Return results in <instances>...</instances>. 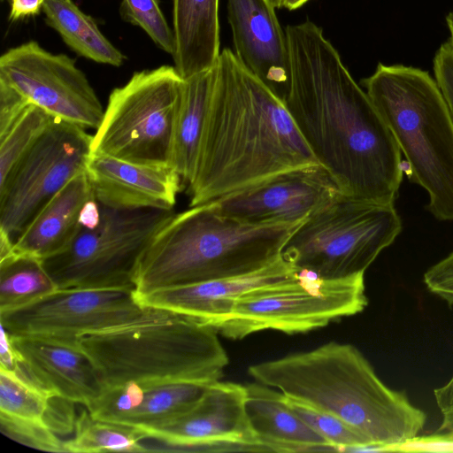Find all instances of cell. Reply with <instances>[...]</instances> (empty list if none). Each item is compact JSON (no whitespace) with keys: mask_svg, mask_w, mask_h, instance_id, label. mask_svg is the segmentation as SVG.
Masks as SVG:
<instances>
[{"mask_svg":"<svg viewBox=\"0 0 453 453\" xmlns=\"http://www.w3.org/2000/svg\"><path fill=\"white\" fill-rule=\"evenodd\" d=\"M52 117L30 104L11 127L0 134V183L45 130Z\"/></svg>","mask_w":453,"mask_h":453,"instance_id":"f1b7e54d","label":"cell"},{"mask_svg":"<svg viewBox=\"0 0 453 453\" xmlns=\"http://www.w3.org/2000/svg\"><path fill=\"white\" fill-rule=\"evenodd\" d=\"M446 23L450 34L449 39L453 42V12H449L446 17Z\"/></svg>","mask_w":453,"mask_h":453,"instance_id":"f35d334b","label":"cell"},{"mask_svg":"<svg viewBox=\"0 0 453 453\" xmlns=\"http://www.w3.org/2000/svg\"><path fill=\"white\" fill-rule=\"evenodd\" d=\"M423 282L430 293L453 306V251L425 272Z\"/></svg>","mask_w":453,"mask_h":453,"instance_id":"d6a6232c","label":"cell"},{"mask_svg":"<svg viewBox=\"0 0 453 453\" xmlns=\"http://www.w3.org/2000/svg\"><path fill=\"white\" fill-rule=\"evenodd\" d=\"M173 215V210L101 204L97 225L81 227L65 250L42 260L43 266L58 288H134L145 250Z\"/></svg>","mask_w":453,"mask_h":453,"instance_id":"30bf717a","label":"cell"},{"mask_svg":"<svg viewBox=\"0 0 453 453\" xmlns=\"http://www.w3.org/2000/svg\"><path fill=\"white\" fill-rule=\"evenodd\" d=\"M45 0H10L9 20L15 22L38 15Z\"/></svg>","mask_w":453,"mask_h":453,"instance_id":"d590c367","label":"cell"},{"mask_svg":"<svg viewBox=\"0 0 453 453\" xmlns=\"http://www.w3.org/2000/svg\"><path fill=\"white\" fill-rule=\"evenodd\" d=\"M309 1L310 0H282L281 8L287 9L288 11H294L301 8Z\"/></svg>","mask_w":453,"mask_h":453,"instance_id":"74e56055","label":"cell"},{"mask_svg":"<svg viewBox=\"0 0 453 453\" xmlns=\"http://www.w3.org/2000/svg\"><path fill=\"white\" fill-rule=\"evenodd\" d=\"M285 34L290 79L283 101L313 157L343 195L395 203L404 167L388 125L320 27L307 19Z\"/></svg>","mask_w":453,"mask_h":453,"instance_id":"6da1fadb","label":"cell"},{"mask_svg":"<svg viewBox=\"0 0 453 453\" xmlns=\"http://www.w3.org/2000/svg\"><path fill=\"white\" fill-rule=\"evenodd\" d=\"M213 75L214 66L184 79L172 158V168L180 175L184 188L195 174Z\"/></svg>","mask_w":453,"mask_h":453,"instance_id":"cb8c5ba5","label":"cell"},{"mask_svg":"<svg viewBox=\"0 0 453 453\" xmlns=\"http://www.w3.org/2000/svg\"><path fill=\"white\" fill-rule=\"evenodd\" d=\"M219 0H173L174 67L183 79L211 68L219 51Z\"/></svg>","mask_w":453,"mask_h":453,"instance_id":"603a6c76","label":"cell"},{"mask_svg":"<svg viewBox=\"0 0 453 453\" xmlns=\"http://www.w3.org/2000/svg\"><path fill=\"white\" fill-rule=\"evenodd\" d=\"M93 196L85 171L42 207L15 241L14 250L41 260L65 250L81 230V210Z\"/></svg>","mask_w":453,"mask_h":453,"instance_id":"7402d4cb","label":"cell"},{"mask_svg":"<svg viewBox=\"0 0 453 453\" xmlns=\"http://www.w3.org/2000/svg\"><path fill=\"white\" fill-rule=\"evenodd\" d=\"M246 386V412L262 451H335L285 403L281 392L253 382Z\"/></svg>","mask_w":453,"mask_h":453,"instance_id":"ffe728a7","label":"cell"},{"mask_svg":"<svg viewBox=\"0 0 453 453\" xmlns=\"http://www.w3.org/2000/svg\"><path fill=\"white\" fill-rule=\"evenodd\" d=\"M57 288L41 259L15 250L0 259V311L30 303Z\"/></svg>","mask_w":453,"mask_h":453,"instance_id":"4316f807","label":"cell"},{"mask_svg":"<svg viewBox=\"0 0 453 453\" xmlns=\"http://www.w3.org/2000/svg\"><path fill=\"white\" fill-rule=\"evenodd\" d=\"M78 342L104 389L130 381L210 384L220 380L229 363L214 327L150 306L129 320L81 336Z\"/></svg>","mask_w":453,"mask_h":453,"instance_id":"5b68a950","label":"cell"},{"mask_svg":"<svg viewBox=\"0 0 453 453\" xmlns=\"http://www.w3.org/2000/svg\"><path fill=\"white\" fill-rule=\"evenodd\" d=\"M86 173L96 199L103 205L123 210H173L184 188L172 168L140 165L91 153Z\"/></svg>","mask_w":453,"mask_h":453,"instance_id":"d6986e66","label":"cell"},{"mask_svg":"<svg viewBox=\"0 0 453 453\" xmlns=\"http://www.w3.org/2000/svg\"><path fill=\"white\" fill-rule=\"evenodd\" d=\"M299 273L281 256L273 263L249 273L167 287L138 295L136 298L143 307L178 312L216 329L238 297L256 288L294 279Z\"/></svg>","mask_w":453,"mask_h":453,"instance_id":"ac0fdd59","label":"cell"},{"mask_svg":"<svg viewBox=\"0 0 453 453\" xmlns=\"http://www.w3.org/2000/svg\"><path fill=\"white\" fill-rule=\"evenodd\" d=\"M208 385L193 382L141 385L143 388L141 403L115 424L141 432L169 422L191 410Z\"/></svg>","mask_w":453,"mask_h":453,"instance_id":"484cf974","label":"cell"},{"mask_svg":"<svg viewBox=\"0 0 453 453\" xmlns=\"http://www.w3.org/2000/svg\"><path fill=\"white\" fill-rule=\"evenodd\" d=\"M273 4L275 6V8L280 9L281 8V2L282 0H270Z\"/></svg>","mask_w":453,"mask_h":453,"instance_id":"ab89813d","label":"cell"},{"mask_svg":"<svg viewBox=\"0 0 453 453\" xmlns=\"http://www.w3.org/2000/svg\"><path fill=\"white\" fill-rule=\"evenodd\" d=\"M342 194L319 164L290 169L215 201L226 216L251 223H296Z\"/></svg>","mask_w":453,"mask_h":453,"instance_id":"9a60e30c","label":"cell"},{"mask_svg":"<svg viewBox=\"0 0 453 453\" xmlns=\"http://www.w3.org/2000/svg\"><path fill=\"white\" fill-rule=\"evenodd\" d=\"M319 164L284 101L228 48L214 65L189 207L277 173Z\"/></svg>","mask_w":453,"mask_h":453,"instance_id":"7a4b0ae2","label":"cell"},{"mask_svg":"<svg viewBox=\"0 0 453 453\" xmlns=\"http://www.w3.org/2000/svg\"><path fill=\"white\" fill-rule=\"evenodd\" d=\"M434 396L441 416L440 426L433 434L418 436L403 451L426 450L434 447L453 450V374L445 384L434 389Z\"/></svg>","mask_w":453,"mask_h":453,"instance_id":"1f68e13d","label":"cell"},{"mask_svg":"<svg viewBox=\"0 0 453 453\" xmlns=\"http://www.w3.org/2000/svg\"><path fill=\"white\" fill-rule=\"evenodd\" d=\"M42 12L46 24L77 55L99 64L123 65L125 55L104 36L96 20L72 0H45Z\"/></svg>","mask_w":453,"mask_h":453,"instance_id":"d4e9b609","label":"cell"},{"mask_svg":"<svg viewBox=\"0 0 453 453\" xmlns=\"http://www.w3.org/2000/svg\"><path fill=\"white\" fill-rule=\"evenodd\" d=\"M145 438L136 429L94 418L88 409L77 418L73 435L65 441V452H148Z\"/></svg>","mask_w":453,"mask_h":453,"instance_id":"83f0119b","label":"cell"},{"mask_svg":"<svg viewBox=\"0 0 453 453\" xmlns=\"http://www.w3.org/2000/svg\"><path fill=\"white\" fill-rule=\"evenodd\" d=\"M246 386L214 381L188 412L139 432L175 450L262 451L246 412Z\"/></svg>","mask_w":453,"mask_h":453,"instance_id":"5bb4252c","label":"cell"},{"mask_svg":"<svg viewBox=\"0 0 453 453\" xmlns=\"http://www.w3.org/2000/svg\"><path fill=\"white\" fill-rule=\"evenodd\" d=\"M283 398L288 406L324 437L335 451H364L369 447L362 435L335 416L290 396L283 395Z\"/></svg>","mask_w":453,"mask_h":453,"instance_id":"f546056e","label":"cell"},{"mask_svg":"<svg viewBox=\"0 0 453 453\" xmlns=\"http://www.w3.org/2000/svg\"><path fill=\"white\" fill-rule=\"evenodd\" d=\"M52 397L16 372L0 368L2 433L35 449L65 452V441L47 423Z\"/></svg>","mask_w":453,"mask_h":453,"instance_id":"44dd1931","label":"cell"},{"mask_svg":"<svg viewBox=\"0 0 453 453\" xmlns=\"http://www.w3.org/2000/svg\"><path fill=\"white\" fill-rule=\"evenodd\" d=\"M255 381L340 418L369 443L364 451H400L424 430L427 415L405 391L386 385L355 346L330 342L252 365Z\"/></svg>","mask_w":453,"mask_h":453,"instance_id":"3957f363","label":"cell"},{"mask_svg":"<svg viewBox=\"0 0 453 453\" xmlns=\"http://www.w3.org/2000/svg\"><path fill=\"white\" fill-rule=\"evenodd\" d=\"M234 52L241 63L282 100L290 65L285 30L270 0H226Z\"/></svg>","mask_w":453,"mask_h":453,"instance_id":"e0dca14e","label":"cell"},{"mask_svg":"<svg viewBox=\"0 0 453 453\" xmlns=\"http://www.w3.org/2000/svg\"><path fill=\"white\" fill-rule=\"evenodd\" d=\"M119 12L123 19L142 28L159 49L173 57L174 34L160 8L159 0H122Z\"/></svg>","mask_w":453,"mask_h":453,"instance_id":"4dcf8cb0","label":"cell"},{"mask_svg":"<svg viewBox=\"0 0 453 453\" xmlns=\"http://www.w3.org/2000/svg\"><path fill=\"white\" fill-rule=\"evenodd\" d=\"M403 155L411 181L428 195L427 211L453 221V119L428 72L380 63L361 81Z\"/></svg>","mask_w":453,"mask_h":453,"instance_id":"8992f818","label":"cell"},{"mask_svg":"<svg viewBox=\"0 0 453 453\" xmlns=\"http://www.w3.org/2000/svg\"><path fill=\"white\" fill-rule=\"evenodd\" d=\"M434 73L453 119V42L449 38L435 53Z\"/></svg>","mask_w":453,"mask_h":453,"instance_id":"836d02e7","label":"cell"},{"mask_svg":"<svg viewBox=\"0 0 453 453\" xmlns=\"http://www.w3.org/2000/svg\"><path fill=\"white\" fill-rule=\"evenodd\" d=\"M184 81L174 65L134 73L126 84L111 92L92 135V153L172 167Z\"/></svg>","mask_w":453,"mask_h":453,"instance_id":"ba28073f","label":"cell"},{"mask_svg":"<svg viewBox=\"0 0 453 453\" xmlns=\"http://www.w3.org/2000/svg\"><path fill=\"white\" fill-rule=\"evenodd\" d=\"M367 304L365 273L323 279L300 271L294 279L238 297L216 330L232 340L269 329L305 333L362 312Z\"/></svg>","mask_w":453,"mask_h":453,"instance_id":"9c48e42d","label":"cell"},{"mask_svg":"<svg viewBox=\"0 0 453 453\" xmlns=\"http://www.w3.org/2000/svg\"><path fill=\"white\" fill-rule=\"evenodd\" d=\"M0 80L53 118L95 130L103 119L101 101L75 60L35 41L2 54Z\"/></svg>","mask_w":453,"mask_h":453,"instance_id":"7c38bea8","label":"cell"},{"mask_svg":"<svg viewBox=\"0 0 453 453\" xmlns=\"http://www.w3.org/2000/svg\"><path fill=\"white\" fill-rule=\"evenodd\" d=\"M403 228L395 203L339 195L291 234L281 256L299 271L323 279L365 273Z\"/></svg>","mask_w":453,"mask_h":453,"instance_id":"52a82bcc","label":"cell"},{"mask_svg":"<svg viewBox=\"0 0 453 453\" xmlns=\"http://www.w3.org/2000/svg\"><path fill=\"white\" fill-rule=\"evenodd\" d=\"M142 309L134 288H57L0 311V324L12 335L78 341L82 335L129 320Z\"/></svg>","mask_w":453,"mask_h":453,"instance_id":"4fadbf2b","label":"cell"},{"mask_svg":"<svg viewBox=\"0 0 453 453\" xmlns=\"http://www.w3.org/2000/svg\"><path fill=\"white\" fill-rule=\"evenodd\" d=\"M92 135L53 118L0 183V232L14 243L42 207L86 171Z\"/></svg>","mask_w":453,"mask_h":453,"instance_id":"8fae6325","label":"cell"},{"mask_svg":"<svg viewBox=\"0 0 453 453\" xmlns=\"http://www.w3.org/2000/svg\"><path fill=\"white\" fill-rule=\"evenodd\" d=\"M29 104L19 92L0 80V134L11 127Z\"/></svg>","mask_w":453,"mask_h":453,"instance_id":"e575fe53","label":"cell"},{"mask_svg":"<svg viewBox=\"0 0 453 453\" xmlns=\"http://www.w3.org/2000/svg\"><path fill=\"white\" fill-rule=\"evenodd\" d=\"M17 363V357L11 342L10 334L1 326L0 368L15 371Z\"/></svg>","mask_w":453,"mask_h":453,"instance_id":"8d00e7d4","label":"cell"},{"mask_svg":"<svg viewBox=\"0 0 453 453\" xmlns=\"http://www.w3.org/2000/svg\"><path fill=\"white\" fill-rule=\"evenodd\" d=\"M10 338L18 361L14 372L48 395L89 408L104 393L98 372L78 341L12 334Z\"/></svg>","mask_w":453,"mask_h":453,"instance_id":"2e32d148","label":"cell"},{"mask_svg":"<svg viewBox=\"0 0 453 453\" xmlns=\"http://www.w3.org/2000/svg\"><path fill=\"white\" fill-rule=\"evenodd\" d=\"M303 221L251 224L221 214L214 202L174 213L139 263L135 295L259 270L281 257Z\"/></svg>","mask_w":453,"mask_h":453,"instance_id":"277c9868","label":"cell"}]
</instances>
